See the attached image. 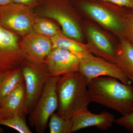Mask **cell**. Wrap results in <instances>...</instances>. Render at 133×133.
<instances>
[{"label":"cell","mask_w":133,"mask_h":133,"mask_svg":"<svg viewBox=\"0 0 133 133\" xmlns=\"http://www.w3.org/2000/svg\"><path fill=\"white\" fill-rule=\"evenodd\" d=\"M69 38L59 32L57 35L50 38L52 43V49L59 48L66 50L81 59L91 55L87 49Z\"/></svg>","instance_id":"cell-17"},{"label":"cell","mask_w":133,"mask_h":133,"mask_svg":"<svg viewBox=\"0 0 133 133\" xmlns=\"http://www.w3.org/2000/svg\"><path fill=\"white\" fill-rule=\"evenodd\" d=\"M1 125L14 129L20 133H32L26 124L25 118L15 116L9 118L4 119L1 122Z\"/></svg>","instance_id":"cell-20"},{"label":"cell","mask_w":133,"mask_h":133,"mask_svg":"<svg viewBox=\"0 0 133 133\" xmlns=\"http://www.w3.org/2000/svg\"><path fill=\"white\" fill-rule=\"evenodd\" d=\"M49 125L50 133H72V124L70 119H65L57 113H54L51 115Z\"/></svg>","instance_id":"cell-18"},{"label":"cell","mask_w":133,"mask_h":133,"mask_svg":"<svg viewBox=\"0 0 133 133\" xmlns=\"http://www.w3.org/2000/svg\"><path fill=\"white\" fill-rule=\"evenodd\" d=\"M131 1H132V3L133 4V0H131Z\"/></svg>","instance_id":"cell-30"},{"label":"cell","mask_w":133,"mask_h":133,"mask_svg":"<svg viewBox=\"0 0 133 133\" xmlns=\"http://www.w3.org/2000/svg\"><path fill=\"white\" fill-rule=\"evenodd\" d=\"M40 6L43 15L56 21L65 35L70 38L82 41V35L78 26L74 19L60 9L59 0H45Z\"/></svg>","instance_id":"cell-10"},{"label":"cell","mask_w":133,"mask_h":133,"mask_svg":"<svg viewBox=\"0 0 133 133\" xmlns=\"http://www.w3.org/2000/svg\"><path fill=\"white\" fill-rule=\"evenodd\" d=\"M115 64L129 78H133V45L128 41H123L116 52Z\"/></svg>","instance_id":"cell-16"},{"label":"cell","mask_w":133,"mask_h":133,"mask_svg":"<svg viewBox=\"0 0 133 133\" xmlns=\"http://www.w3.org/2000/svg\"><path fill=\"white\" fill-rule=\"evenodd\" d=\"M2 74H2V73H0V78H1V77L2 75Z\"/></svg>","instance_id":"cell-29"},{"label":"cell","mask_w":133,"mask_h":133,"mask_svg":"<svg viewBox=\"0 0 133 133\" xmlns=\"http://www.w3.org/2000/svg\"><path fill=\"white\" fill-rule=\"evenodd\" d=\"M88 83L98 77H109L117 79L126 84H131L132 81L115 63H109L90 55L81 59L79 70Z\"/></svg>","instance_id":"cell-7"},{"label":"cell","mask_w":133,"mask_h":133,"mask_svg":"<svg viewBox=\"0 0 133 133\" xmlns=\"http://www.w3.org/2000/svg\"><path fill=\"white\" fill-rule=\"evenodd\" d=\"M129 79H130L131 81H132V82L133 83V78H129Z\"/></svg>","instance_id":"cell-28"},{"label":"cell","mask_w":133,"mask_h":133,"mask_svg":"<svg viewBox=\"0 0 133 133\" xmlns=\"http://www.w3.org/2000/svg\"><path fill=\"white\" fill-rule=\"evenodd\" d=\"M33 31L50 38L59 31L54 23L44 18H36L33 25Z\"/></svg>","instance_id":"cell-19"},{"label":"cell","mask_w":133,"mask_h":133,"mask_svg":"<svg viewBox=\"0 0 133 133\" xmlns=\"http://www.w3.org/2000/svg\"><path fill=\"white\" fill-rule=\"evenodd\" d=\"M87 79L79 71L60 76L57 84V112L61 117L70 119L72 115L87 109L91 102Z\"/></svg>","instance_id":"cell-2"},{"label":"cell","mask_w":133,"mask_h":133,"mask_svg":"<svg viewBox=\"0 0 133 133\" xmlns=\"http://www.w3.org/2000/svg\"><path fill=\"white\" fill-rule=\"evenodd\" d=\"M12 2V0H0V6L8 5Z\"/></svg>","instance_id":"cell-24"},{"label":"cell","mask_w":133,"mask_h":133,"mask_svg":"<svg viewBox=\"0 0 133 133\" xmlns=\"http://www.w3.org/2000/svg\"><path fill=\"white\" fill-rule=\"evenodd\" d=\"M132 29L133 31V18L132 19Z\"/></svg>","instance_id":"cell-27"},{"label":"cell","mask_w":133,"mask_h":133,"mask_svg":"<svg viewBox=\"0 0 133 133\" xmlns=\"http://www.w3.org/2000/svg\"><path fill=\"white\" fill-rule=\"evenodd\" d=\"M60 76H51L46 83L41 97L29 114L28 121L37 133L45 132L50 117L57 109V84Z\"/></svg>","instance_id":"cell-3"},{"label":"cell","mask_w":133,"mask_h":133,"mask_svg":"<svg viewBox=\"0 0 133 133\" xmlns=\"http://www.w3.org/2000/svg\"><path fill=\"white\" fill-rule=\"evenodd\" d=\"M87 33L95 48V51L112 63L115 64L116 51L105 36L91 26L87 28Z\"/></svg>","instance_id":"cell-14"},{"label":"cell","mask_w":133,"mask_h":133,"mask_svg":"<svg viewBox=\"0 0 133 133\" xmlns=\"http://www.w3.org/2000/svg\"><path fill=\"white\" fill-rule=\"evenodd\" d=\"M81 6L85 12L100 24L115 31L121 30L120 22L104 8L89 2L83 3Z\"/></svg>","instance_id":"cell-13"},{"label":"cell","mask_w":133,"mask_h":133,"mask_svg":"<svg viewBox=\"0 0 133 133\" xmlns=\"http://www.w3.org/2000/svg\"><path fill=\"white\" fill-rule=\"evenodd\" d=\"M81 59L69 51L61 48L52 49L44 63L51 76H61L79 71Z\"/></svg>","instance_id":"cell-9"},{"label":"cell","mask_w":133,"mask_h":133,"mask_svg":"<svg viewBox=\"0 0 133 133\" xmlns=\"http://www.w3.org/2000/svg\"><path fill=\"white\" fill-rule=\"evenodd\" d=\"M114 123L133 132V112L130 114L122 116L120 118L115 119Z\"/></svg>","instance_id":"cell-21"},{"label":"cell","mask_w":133,"mask_h":133,"mask_svg":"<svg viewBox=\"0 0 133 133\" xmlns=\"http://www.w3.org/2000/svg\"><path fill=\"white\" fill-rule=\"evenodd\" d=\"M36 17L31 8L12 2L0 6V23L17 35L24 36L33 31Z\"/></svg>","instance_id":"cell-5"},{"label":"cell","mask_w":133,"mask_h":133,"mask_svg":"<svg viewBox=\"0 0 133 133\" xmlns=\"http://www.w3.org/2000/svg\"><path fill=\"white\" fill-rule=\"evenodd\" d=\"M45 0H12V2L25 5L31 8L40 6Z\"/></svg>","instance_id":"cell-22"},{"label":"cell","mask_w":133,"mask_h":133,"mask_svg":"<svg viewBox=\"0 0 133 133\" xmlns=\"http://www.w3.org/2000/svg\"><path fill=\"white\" fill-rule=\"evenodd\" d=\"M119 81L105 76L93 79L88 85L91 102L114 110L122 116L132 112L133 87Z\"/></svg>","instance_id":"cell-1"},{"label":"cell","mask_w":133,"mask_h":133,"mask_svg":"<svg viewBox=\"0 0 133 133\" xmlns=\"http://www.w3.org/2000/svg\"><path fill=\"white\" fill-rule=\"evenodd\" d=\"M98 1L110 2L120 6L127 7L133 8V4L131 0H98Z\"/></svg>","instance_id":"cell-23"},{"label":"cell","mask_w":133,"mask_h":133,"mask_svg":"<svg viewBox=\"0 0 133 133\" xmlns=\"http://www.w3.org/2000/svg\"><path fill=\"white\" fill-rule=\"evenodd\" d=\"M20 45L26 59L35 63H44L52 49L49 37L33 31L23 36Z\"/></svg>","instance_id":"cell-8"},{"label":"cell","mask_w":133,"mask_h":133,"mask_svg":"<svg viewBox=\"0 0 133 133\" xmlns=\"http://www.w3.org/2000/svg\"><path fill=\"white\" fill-rule=\"evenodd\" d=\"M26 60L18 35L0 23V73L5 74L19 69Z\"/></svg>","instance_id":"cell-6"},{"label":"cell","mask_w":133,"mask_h":133,"mask_svg":"<svg viewBox=\"0 0 133 133\" xmlns=\"http://www.w3.org/2000/svg\"><path fill=\"white\" fill-rule=\"evenodd\" d=\"M72 124V133L79 130L95 127L101 130H107L114 123L113 115L106 111L98 114H93L88 108L81 110L72 115L70 119Z\"/></svg>","instance_id":"cell-11"},{"label":"cell","mask_w":133,"mask_h":133,"mask_svg":"<svg viewBox=\"0 0 133 133\" xmlns=\"http://www.w3.org/2000/svg\"><path fill=\"white\" fill-rule=\"evenodd\" d=\"M23 81L24 78L20 68L2 74L0 78V107L9 94Z\"/></svg>","instance_id":"cell-15"},{"label":"cell","mask_w":133,"mask_h":133,"mask_svg":"<svg viewBox=\"0 0 133 133\" xmlns=\"http://www.w3.org/2000/svg\"><path fill=\"white\" fill-rule=\"evenodd\" d=\"M20 69L25 83L27 111L29 114L52 76L44 63H35L26 59Z\"/></svg>","instance_id":"cell-4"},{"label":"cell","mask_w":133,"mask_h":133,"mask_svg":"<svg viewBox=\"0 0 133 133\" xmlns=\"http://www.w3.org/2000/svg\"><path fill=\"white\" fill-rule=\"evenodd\" d=\"M4 119L3 116L1 112V110H0V125H1V122L3 119Z\"/></svg>","instance_id":"cell-25"},{"label":"cell","mask_w":133,"mask_h":133,"mask_svg":"<svg viewBox=\"0 0 133 133\" xmlns=\"http://www.w3.org/2000/svg\"><path fill=\"white\" fill-rule=\"evenodd\" d=\"M0 110L4 119L15 116L25 118L28 113L24 81L17 86L9 94Z\"/></svg>","instance_id":"cell-12"},{"label":"cell","mask_w":133,"mask_h":133,"mask_svg":"<svg viewBox=\"0 0 133 133\" xmlns=\"http://www.w3.org/2000/svg\"><path fill=\"white\" fill-rule=\"evenodd\" d=\"M4 132V130L1 128L0 127V133H2Z\"/></svg>","instance_id":"cell-26"}]
</instances>
